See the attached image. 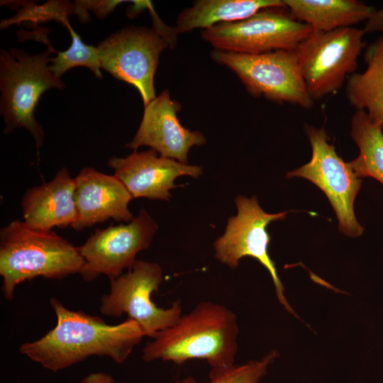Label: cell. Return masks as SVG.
Listing matches in <instances>:
<instances>
[{
	"instance_id": "cell-1",
	"label": "cell",
	"mask_w": 383,
	"mask_h": 383,
	"mask_svg": "<svg viewBox=\"0 0 383 383\" xmlns=\"http://www.w3.org/2000/svg\"><path fill=\"white\" fill-rule=\"evenodd\" d=\"M50 304L56 315L55 327L38 340L21 344L19 352L54 372L95 355L122 364L145 336L130 318L109 325L99 316L67 309L55 297Z\"/></svg>"
},
{
	"instance_id": "cell-2",
	"label": "cell",
	"mask_w": 383,
	"mask_h": 383,
	"mask_svg": "<svg viewBox=\"0 0 383 383\" xmlns=\"http://www.w3.org/2000/svg\"><path fill=\"white\" fill-rule=\"evenodd\" d=\"M238 332L233 311L220 304L201 301L147 342L142 357L145 362L161 360L179 365L202 359L211 368H228L235 365Z\"/></svg>"
},
{
	"instance_id": "cell-3",
	"label": "cell",
	"mask_w": 383,
	"mask_h": 383,
	"mask_svg": "<svg viewBox=\"0 0 383 383\" xmlns=\"http://www.w3.org/2000/svg\"><path fill=\"white\" fill-rule=\"evenodd\" d=\"M84 264L78 247L52 231L35 230L20 220L0 230L1 290L9 301L24 281L39 277L63 279L79 274Z\"/></svg>"
},
{
	"instance_id": "cell-4",
	"label": "cell",
	"mask_w": 383,
	"mask_h": 383,
	"mask_svg": "<svg viewBox=\"0 0 383 383\" xmlns=\"http://www.w3.org/2000/svg\"><path fill=\"white\" fill-rule=\"evenodd\" d=\"M39 54L30 55L19 48L0 51V113L5 123L4 134L18 128L27 129L38 151L43 146L44 131L34 112L43 94L52 88L63 89L65 83L49 69L50 45Z\"/></svg>"
},
{
	"instance_id": "cell-5",
	"label": "cell",
	"mask_w": 383,
	"mask_h": 383,
	"mask_svg": "<svg viewBox=\"0 0 383 383\" xmlns=\"http://www.w3.org/2000/svg\"><path fill=\"white\" fill-rule=\"evenodd\" d=\"M362 29L313 30L295 49L306 90L315 101L340 90L355 72L367 43Z\"/></svg>"
},
{
	"instance_id": "cell-6",
	"label": "cell",
	"mask_w": 383,
	"mask_h": 383,
	"mask_svg": "<svg viewBox=\"0 0 383 383\" xmlns=\"http://www.w3.org/2000/svg\"><path fill=\"white\" fill-rule=\"evenodd\" d=\"M211 57L234 72L254 97L305 109L314 104L301 74L295 49L254 55L213 50Z\"/></svg>"
},
{
	"instance_id": "cell-7",
	"label": "cell",
	"mask_w": 383,
	"mask_h": 383,
	"mask_svg": "<svg viewBox=\"0 0 383 383\" xmlns=\"http://www.w3.org/2000/svg\"><path fill=\"white\" fill-rule=\"evenodd\" d=\"M163 280V271L155 262L138 260L128 272L110 279L109 293L101 297L100 312L119 318L126 313L136 321L145 336L154 335L173 326L182 315L180 299L167 309L158 307L152 300Z\"/></svg>"
},
{
	"instance_id": "cell-8",
	"label": "cell",
	"mask_w": 383,
	"mask_h": 383,
	"mask_svg": "<svg viewBox=\"0 0 383 383\" xmlns=\"http://www.w3.org/2000/svg\"><path fill=\"white\" fill-rule=\"evenodd\" d=\"M313 30L296 20L286 6H273L244 20L203 30L201 37L214 50L254 55L294 50Z\"/></svg>"
},
{
	"instance_id": "cell-9",
	"label": "cell",
	"mask_w": 383,
	"mask_h": 383,
	"mask_svg": "<svg viewBox=\"0 0 383 383\" xmlns=\"http://www.w3.org/2000/svg\"><path fill=\"white\" fill-rule=\"evenodd\" d=\"M305 131L312 149L311 159L288 172L287 178L302 177L314 184L328 199L336 214L339 231L349 237L360 236L364 228L355 217L354 202L362 179L337 154L323 128L306 126Z\"/></svg>"
},
{
	"instance_id": "cell-10",
	"label": "cell",
	"mask_w": 383,
	"mask_h": 383,
	"mask_svg": "<svg viewBox=\"0 0 383 383\" xmlns=\"http://www.w3.org/2000/svg\"><path fill=\"white\" fill-rule=\"evenodd\" d=\"M235 201L236 216L228 218L224 233L213 244L216 259L233 270L238 267L243 257L256 259L269 272L280 304L288 312L296 315L284 296V286L268 252L271 237L267 227L272 221L284 219L288 211L266 213L255 196L249 199L239 195Z\"/></svg>"
},
{
	"instance_id": "cell-11",
	"label": "cell",
	"mask_w": 383,
	"mask_h": 383,
	"mask_svg": "<svg viewBox=\"0 0 383 383\" xmlns=\"http://www.w3.org/2000/svg\"><path fill=\"white\" fill-rule=\"evenodd\" d=\"M168 41L155 29L131 26L99 43L101 68L117 79L133 85L144 106L155 96L154 78Z\"/></svg>"
},
{
	"instance_id": "cell-12",
	"label": "cell",
	"mask_w": 383,
	"mask_h": 383,
	"mask_svg": "<svg viewBox=\"0 0 383 383\" xmlns=\"http://www.w3.org/2000/svg\"><path fill=\"white\" fill-rule=\"evenodd\" d=\"M158 226L148 211L142 208L128 223L97 228L78 249L84 260L79 273L86 282L101 274L109 280L123 274L136 261V255L148 249Z\"/></svg>"
},
{
	"instance_id": "cell-13",
	"label": "cell",
	"mask_w": 383,
	"mask_h": 383,
	"mask_svg": "<svg viewBox=\"0 0 383 383\" xmlns=\"http://www.w3.org/2000/svg\"><path fill=\"white\" fill-rule=\"evenodd\" d=\"M181 105L165 89L144 106L142 121L126 148L137 150L149 146L160 156L187 164L188 153L194 146L206 143L204 135L184 127L178 117Z\"/></svg>"
},
{
	"instance_id": "cell-14",
	"label": "cell",
	"mask_w": 383,
	"mask_h": 383,
	"mask_svg": "<svg viewBox=\"0 0 383 383\" xmlns=\"http://www.w3.org/2000/svg\"><path fill=\"white\" fill-rule=\"evenodd\" d=\"M108 165L124 184L133 199L147 198L169 201L174 180L187 175L198 178L201 167L160 156L155 150H134L125 157H112Z\"/></svg>"
},
{
	"instance_id": "cell-15",
	"label": "cell",
	"mask_w": 383,
	"mask_h": 383,
	"mask_svg": "<svg viewBox=\"0 0 383 383\" xmlns=\"http://www.w3.org/2000/svg\"><path fill=\"white\" fill-rule=\"evenodd\" d=\"M77 217L72 228L79 231L109 219L128 223L134 218L128 204L133 199L114 175L84 167L74 178Z\"/></svg>"
},
{
	"instance_id": "cell-16",
	"label": "cell",
	"mask_w": 383,
	"mask_h": 383,
	"mask_svg": "<svg viewBox=\"0 0 383 383\" xmlns=\"http://www.w3.org/2000/svg\"><path fill=\"white\" fill-rule=\"evenodd\" d=\"M74 189V178L62 167L50 182L26 190L21 200L23 221L43 231L72 226L77 217Z\"/></svg>"
},
{
	"instance_id": "cell-17",
	"label": "cell",
	"mask_w": 383,
	"mask_h": 383,
	"mask_svg": "<svg viewBox=\"0 0 383 383\" xmlns=\"http://www.w3.org/2000/svg\"><path fill=\"white\" fill-rule=\"evenodd\" d=\"M290 14L313 30L327 32L366 21L376 9L358 0H283Z\"/></svg>"
},
{
	"instance_id": "cell-18",
	"label": "cell",
	"mask_w": 383,
	"mask_h": 383,
	"mask_svg": "<svg viewBox=\"0 0 383 383\" xmlns=\"http://www.w3.org/2000/svg\"><path fill=\"white\" fill-rule=\"evenodd\" d=\"M364 60L366 70L348 77L345 96L350 106L365 111L371 121L383 124V35L367 45Z\"/></svg>"
},
{
	"instance_id": "cell-19",
	"label": "cell",
	"mask_w": 383,
	"mask_h": 383,
	"mask_svg": "<svg viewBox=\"0 0 383 383\" xmlns=\"http://www.w3.org/2000/svg\"><path fill=\"white\" fill-rule=\"evenodd\" d=\"M285 6L283 0H199L181 11L174 28L177 34L203 30L248 18L268 7Z\"/></svg>"
},
{
	"instance_id": "cell-20",
	"label": "cell",
	"mask_w": 383,
	"mask_h": 383,
	"mask_svg": "<svg viewBox=\"0 0 383 383\" xmlns=\"http://www.w3.org/2000/svg\"><path fill=\"white\" fill-rule=\"evenodd\" d=\"M351 137L360 153L349 165L360 178L372 177L383 185V124L371 121L367 113L356 110L351 118Z\"/></svg>"
},
{
	"instance_id": "cell-21",
	"label": "cell",
	"mask_w": 383,
	"mask_h": 383,
	"mask_svg": "<svg viewBox=\"0 0 383 383\" xmlns=\"http://www.w3.org/2000/svg\"><path fill=\"white\" fill-rule=\"evenodd\" d=\"M68 30L72 37L71 45L67 50L57 52V56L51 58L49 65L50 72L60 78L71 68L86 67L97 78L101 79L102 74L100 71L101 64L97 47L86 45L71 26L68 28Z\"/></svg>"
},
{
	"instance_id": "cell-22",
	"label": "cell",
	"mask_w": 383,
	"mask_h": 383,
	"mask_svg": "<svg viewBox=\"0 0 383 383\" xmlns=\"http://www.w3.org/2000/svg\"><path fill=\"white\" fill-rule=\"evenodd\" d=\"M277 357V351L272 350L259 360H251L241 365H234L225 369L211 368L209 381L206 383H260ZM174 383L199 382L189 376Z\"/></svg>"
},
{
	"instance_id": "cell-23",
	"label": "cell",
	"mask_w": 383,
	"mask_h": 383,
	"mask_svg": "<svg viewBox=\"0 0 383 383\" xmlns=\"http://www.w3.org/2000/svg\"><path fill=\"white\" fill-rule=\"evenodd\" d=\"M74 13V4L67 1H50L42 6H37L33 2H26L18 9V14L12 20L4 21L1 27L14 22L30 21L38 23L47 21H57L67 28L70 26L67 16Z\"/></svg>"
},
{
	"instance_id": "cell-24",
	"label": "cell",
	"mask_w": 383,
	"mask_h": 383,
	"mask_svg": "<svg viewBox=\"0 0 383 383\" xmlns=\"http://www.w3.org/2000/svg\"><path fill=\"white\" fill-rule=\"evenodd\" d=\"M124 1H75L74 13L78 16L80 22L86 23L90 20L87 10H92L96 16L103 19L109 15L115 7Z\"/></svg>"
},
{
	"instance_id": "cell-25",
	"label": "cell",
	"mask_w": 383,
	"mask_h": 383,
	"mask_svg": "<svg viewBox=\"0 0 383 383\" xmlns=\"http://www.w3.org/2000/svg\"><path fill=\"white\" fill-rule=\"evenodd\" d=\"M362 30L365 33L380 32L383 35V7L379 10H375L366 21Z\"/></svg>"
},
{
	"instance_id": "cell-26",
	"label": "cell",
	"mask_w": 383,
	"mask_h": 383,
	"mask_svg": "<svg viewBox=\"0 0 383 383\" xmlns=\"http://www.w3.org/2000/svg\"><path fill=\"white\" fill-rule=\"evenodd\" d=\"M18 383H22L18 382ZM80 383H115L113 377L105 372L91 373L84 377Z\"/></svg>"
}]
</instances>
